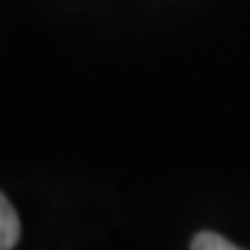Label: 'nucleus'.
I'll return each mask as SVG.
<instances>
[{
	"mask_svg": "<svg viewBox=\"0 0 250 250\" xmlns=\"http://www.w3.org/2000/svg\"><path fill=\"white\" fill-rule=\"evenodd\" d=\"M20 242V217L14 206L0 192V250H9Z\"/></svg>",
	"mask_w": 250,
	"mask_h": 250,
	"instance_id": "f257e3e1",
	"label": "nucleus"
},
{
	"mask_svg": "<svg viewBox=\"0 0 250 250\" xmlns=\"http://www.w3.org/2000/svg\"><path fill=\"white\" fill-rule=\"evenodd\" d=\"M233 248H236L233 242H228L225 236L211 233V231L197 233L195 239H192V250H233Z\"/></svg>",
	"mask_w": 250,
	"mask_h": 250,
	"instance_id": "f03ea898",
	"label": "nucleus"
}]
</instances>
